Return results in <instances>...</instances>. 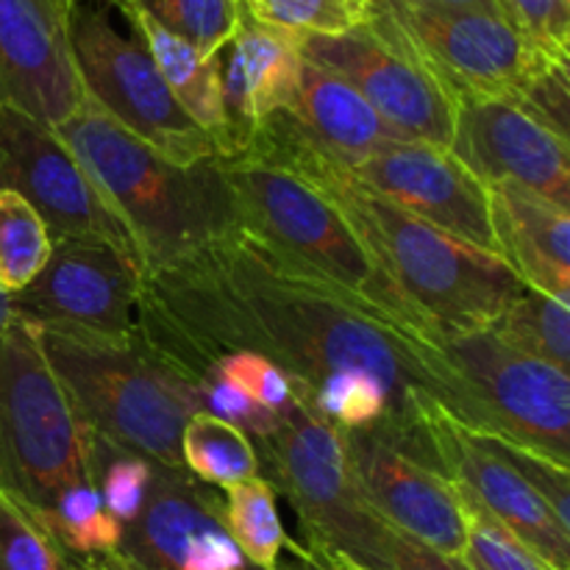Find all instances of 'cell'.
I'll list each match as a JSON object with an SVG mask.
<instances>
[{
	"instance_id": "6da1fadb",
	"label": "cell",
	"mask_w": 570,
	"mask_h": 570,
	"mask_svg": "<svg viewBox=\"0 0 570 570\" xmlns=\"http://www.w3.org/2000/svg\"><path fill=\"white\" fill-rule=\"evenodd\" d=\"M137 334L193 382L206 362L228 351L276 362L298 395L332 373H371L395 399L393 445L434 471L426 421L438 406L465 426L484 429L476 399L438 337L415 332L243 228L145 278Z\"/></svg>"
},
{
	"instance_id": "7a4b0ae2",
	"label": "cell",
	"mask_w": 570,
	"mask_h": 570,
	"mask_svg": "<svg viewBox=\"0 0 570 570\" xmlns=\"http://www.w3.org/2000/svg\"><path fill=\"white\" fill-rule=\"evenodd\" d=\"M234 156L276 165L317 189L438 337L488 332L523 289L495 254L449 237L362 187L348 167L301 131L289 111L267 117Z\"/></svg>"
},
{
	"instance_id": "3957f363",
	"label": "cell",
	"mask_w": 570,
	"mask_h": 570,
	"mask_svg": "<svg viewBox=\"0 0 570 570\" xmlns=\"http://www.w3.org/2000/svg\"><path fill=\"white\" fill-rule=\"evenodd\" d=\"M56 134L122 220L145 278L237 228L232 189L217 156L176 165L117 126L89 98Z\"/></svg>"
},
{
	"instance_id": "277c9868",
	"label": "cell",
	"mask_w": 570,
	"mask_h": 570,
	"mask_svg": "<svg viewBox=\"0 0 570 570\" xmlns=\"http://www.w3.org/2000/svg\"><path fill=\"white\" fill-rule=\"evenodd\" d=\"M45 356L81 421L100 438L165 468L181 465V432L198 412L189 376L139 340L45 332Z\"/></svg>"
},
{
	"instance_id": "5b68a950",
	"label": "cell",
	"mask_w": 570,
	"mask_h": 570,
	"mask_svg": "<svg viewBox=\"0 0 570 570\" xmlns=\"http://www.w3.org/2000/svg\"><path fill=\"white\" fill-rule=\"evenodd\" d=\"M217 161L232 189L237 228L390 312L415 332L438 337L395 293L360 237L317 189L282 167L248 156H217Z\"/></svg>"
},
{
	"instance_id": "8992f818",
	"label": "cell",
	"mask_w": 570,
	"mask_h": 570,
	"mask_svg": "<svg viewBox=\"0 0 570 570\" xmlns=\"http://www.w3.org/2000/svg\"><path fill=\"white\" fill-rule=\"evenodd\" d=\"M89 438L39 328L14 315L0 332V490L42 515L61 490L92 479Z\"/></svg>"
},
{
	"instance_id": "52a82bcc",
	"label": "cell",
	"mask_w": 570,
	"mask_h": 570,
	"mask_svg": "<svg viewBox=\"0 0 570 570\" xmlns=\"http://www.w3.org/2000/svg\"><path fill=\"white\" fill-rule=\"evenodd\" d=\"M250 443L259 476L289 501L312 557L337 554L365 570H387L395 529L360 493L340 429L298 399L271 434Z\"/></svg>"
},
{
	"instance_id": "ba28073f",
	"label": "cell",
	"mask_w": 570,
	"mask_h": 570,
	"mask_svg": "<svg viewBox=\"0 0 570 570\" xmlns=\"http://www.w3.org/2000/svg\"><path fill=\"white\" fill-rule=\"evenodd\" d=\"M373 31L404 48L451 95L518 100L557 56L534 48L504 14L445 0H365ZM568 61V59H562Z\"/></svg>"
},
{
	"instance_id": "9c48e42d",
	"label": "cell",
	"mask_w": 570,
	"mask_h": 570,
	"mask_svg": "<svg viewBox=\"0 0 570 570\" xmlns=\"http://www.w3.org/2000/svg\"><path fill=\"white\" fill-rule=\"evenodd\" d=\"M70 45L83 98L117 126L176 165L220 156L215 139L181 109L145 45L122 37L104 9L76 3Z\"/></svg>"
},
{
	"instance_id": "30bf717a",
	"label": "cell",
	"mask_w": 570,
	"mask_h": 570,
	"mask_svg": "<svg viewBox=\"0 0 570 570\" xmlns=\"http://www.w3.org/2000/svg\"><path fill=\"white\" fill-rule=\"evenodd\" d=\"M440 348L476 399L484 434L515 440L570 465L568 371L532 360L490 332L440 337Z\"/></svg>"
},
{
	"instance_id": "8fae6325",
	"label": "cell",
	"mask_w": 570,
	"mask_h": 570,
	"mask_svg": "<svg viewBox=\"0 0 570 570\" xmlns=\"http://www.w3.org/2000/svg\"><path fill=\"white\" fill-rule=\"evenodd\" d=\"M145 273L134 256L98 239H53L48 262L11 309L45 332L98 340L137 337Z\"/></svg>"
},
{
	"instance_id": "7c38bea8",
	"label": "cell",
	"mask_w": 570,
	"mask_h": 570,
	"mask_svg": "<svg viewBox=\"0 0 570 570\" xmlns=\"http://www.w3.org/2000/svg\"><path fill=\"white\" fill-rule=\"evenodd\" d=\"M0 189L26 198L48 226L50 239H98L137 259L122 220L56 128L6 106H0Z\"/></svg>"
},
{
	"instance_id": "4fadbf2b",
	"label": "cell",
	"mask_w": 570,
	"mask_h": 570,
	"mask_svg": "<svg viewBox=\"0 0 570 570\" xmlns=\"http://www.w3.org/2000/svg\"><path fill=\"white\" fill-rule=\"evenodd\" d=\"M92 562L100 570H256L223 523L220 493L165 465L154 468L148 504L122 527L115 554Z\"/></svg>"
},
{
	"instance_id": "5bb4252c",
	"label": "cell",
	"mask_w": 570,
	"mask_h": 570,
	"mask_svg": "<svg viewBox=\"0 0 570 570\" xmlns=\"http://www.w3.org/2000/svg\"><path fill=\"white\" fill-rule=\"evenodd\" d=\"M298 45L306 61L348 81L399 139L449 148L454 100L404 48L371 26L334 37H298Z\"/></svg>"
},
{
	"instance_id": "9a60e30c",
	"label": "cell",
	"mask_w": 570,
	"mask_h": 570,
	"mask_svg": "<svg viewBox=\"0 0 570 570\" xmlns=\"http://www.w3.org/2000/svg\"><path fill=\"white\" fill-rule=\"evenodd\" d=\"M348 170L362 187L406 215L495 254L488 187L449 148L393 139Z\"/></svg>"
},
{
	"instance_id": "2e32d148",
	"label": "cell",
	"mask_w": 570,
	"mask_h": 570,
	"mask_svg": "<svg viewBox=\"0 0 570 570\" xmlns=\"http://www.w3.org/2000/svg\"><path fill=\"white\" fill-rule=\"evenodd\" d=\"M426 429L438 471L454 482V488L476 501L540 562L554 570H570V529L560 527L549 504L482 432L451 417L443 406L429 415Z\"/></svg>"
},
{
	"instance_id": "e0dca14e",
	"label": "cell",
	"mask_w": 570,
	"mask_h": 570,
	"mask_svg": "<svg viewBox=\"0 0 570 570\" xmlns=\"http://www.w3.org/2000/svg\"><path fill=\"white\" fill-rule=\"evenodd\" d=\"M451 154L484 184L512 181L570 209L568 139L507 98L454 100Z\"/></svg>"
},
{
	"instance_id": "ac0fdd59",
	"label": "cell",
	"mask_w": 570,
	"mask_h": 570,
	"mask_svg": "<svg viewBox=\"0 0 570 570\" xmlns=\"http://www.w3.org/2000/svg\"><path fill=\"white\" fill-rule=\"evenodd\" d=\"M76 0H0V106L59 128L83 100L72 61Z\"/></svg>"
},
{
	"instance_id": "d6986e66",
	"label": "cell",
	"mask_w": 570,
	"mask_h": 570,
	"mask_svg": "<svg viewBox=\"0 0 570 570\" xmlns=\"http://www.w3.org/2000/svg\"><path fill=\"white\" fill-rule=\"evenodd\" d=\"M343 443L360 493L387 527L429 549L462 557L468 518L454 482L371 429L343 432Z\"/></svg>"
},
{
	"instance_id": "ffe728a7",
	"label": "cell",
	"mask_w": 570,
	"mask_h": 570,
	"mask_svg": "<svg viewBox=\"0 0 570 570\" xmlns=\"http://www.w3.org/2000/svg\"><path fill=\"white\" fill-rule=\"evenodd\" d=\"M298 37L265 26L243 9L237 33L220 50L223 104L232 128V156L239 154L256 126L293 109L301 78Z\"/></svg>"
},
{
	"instance_id": "44dd1931",
	"label": "cell",
	"mask_w": 570,
	"mask_h": 570,
	"mask_svg": "<svg viewBox=\"0 0 570 570\" xmlns=\"http://www.w3.org/2000/svg\"><path fill=\"white\" fill-rule=\"evenodd\" d=\"M488 195L495 256L523 287L570 304V209L512 181Z\"/></svg>"
},
{
	"instance_id": "7402d4cb",
	"label": "cell",
	"mask_w": 570,
	"mask_h": 570,
	"mask_svg": "<svg viewBox=\"0 0 570 570\" xmlns=\"http://www.w3.org/2000/svg\"><path fill=\"white\" fill-rule=\"evenodd\" d=\"M289 117L317 148L345 167L360 165L382 145L399 139L348 81L306 59Z\"/></svg>"
},
{
	"instance_id": "603a6c76",
	"label": "cell",
	"mask_w": 570,
	"mask_h": 570,
	"mask_svg": "<svg viewBox=\"0 0 570 570\" xmlns=\"http://www.w3.org/2000/svg\"><path fill=\"white\" fill-rule=\"evenodd\" d=\"M117 9L131 22L134 37L145 45L181 109L215 139L220 156H232V128H228L226 104H223L220 56L206 59L193 45L156 26L137 6L120 3Z\"/></svg>"
},
{
	"instance_id": "cb8c5ba5",
	"label": "cell",
	"mask_w": 570,
	"mask_h": 570,
	"mask_svg": "<svg viewBox=\"0 0 570 570\" xmlns=\"http://www.w3.org/2000/svg\"><path fill=\"white\" fill-rule=\"evenodd\" d=\"M181 465L189 476L215 490L259 476V460L248 434L206 412H195L184 426Z\"/></svg>"
},
{
	"instance_id": "d4e9b609",
	"label": "cell",
	"mask_w": 570,
	"mask_h": 570,
	"mask_svg": "<svg viewBox=\"0 0 570 570\" xmlns=\"http://www.w3.org/2000/svg\"><path fill=\"white\" fill-rule=\"evenodd\" d=\"M488 332L532 360L570 367V306L551 295L523 287Z\"/></svg>"
},
{
	"instance_id": "484cf974",
	"label": "cell",
	"mask_w": 570,
	"mask_h": 570,
	"mask_svg": "<svg viewBox=\"0 0 570 570\" xmlns=\"http://www.w3.org/2000/svg\"><path fill=\"white\" fill-rule=\"evenodd\" d=\"M276 488L265 476H250L234 488L223 490V523L243 551L245 560L256 570H276L287 538L278 518Z\"/></svg>"
},
{
	"instance_id": "4316f807",
	"label": "cell",
	"mask_w": 570,
	"mask_h": 570,
	"mask_svg": "<svg viewBox=\"0 0 570 570\" xmlns=\"http://www.w3.org/2000/svg\"><path fill=\"white\" fill-rule=\"evenodd\" d=\"M39 518L72 560H100L115 554L120 546L122 527L109 515L92 479L61 490Z\"/></svg>"
},
{
	"instance_id": "83f0119b",
	"label": "cell",
	"mask_w": 570,
	"mask_h": 570,
	"mask_svg": "<svg viewBox=\"0 0 570 570\" xmlns=\"http://www.w3.org/2000/svg\"><path fill=\"white\" fill-rule=\"evenodd\" d=\"M53 239L26 198L0 189V293L14 298L48 262Z\"/></svg>"
},
{
	"instance_id": "f1b7e54d",
	"label": "cell",
	"mask_w": 570,
	"mask_h": 570,
	"mask_svg": "<svg viewBox=\"0 0 570 570\" xmlns=\"http://www.w3.org/2000/svg\"><path fill=\"white\" fill-rule=\"evenodd\" d=\"M154 468L148 456L111 443L92 432L89 438V476L98 488L100 501L120 527L139 518L154 490Z\"/></svg>"
},
{
	"instance_id": "f546056e",
	"label": "cell",
	"mask_w": 570,
	"mask_h": 570,
	"mask_svg": "<svg viewBox=\"0 0 570 570\" xmlns=\"http://www.w3.org/2000/svg\"><path fill=\"white\" fill-rule=\"evenodd\" d=\"M173 37L193 45L200 56L212 59L237 33L243 20L239 0H126Z\"/></svg>"
},
{
	"instance_id": "4dcf8cb0",
	"label": "cell",
	"mask_w": 570,
	"mask_h": 570,
	"mask_svg": "<svg viewBox=\"0 0 570 570\" xmlns=\"http://www.w3.org/2000/svg\"><path fill=\"white\" fill-rule=\"evenodd\" d=\"M254 20L293 37H334L365 26V0H239Z\"/></svg>"
},
{
	"instance_id": "1f68e13d",
	"label": "cell",
	"mask_w": 570,
	"mask_h": 570,
	"mask_svg": "<svg viewBox=\"0 0 570 570\" xmlns=\"http://www.w3.org/2000/svg\"><path fill=\"white\" fill-rule=\"evenodd\" d=\"M65 554L42 518L0 490V570H70Z\"/></svg>"
},
{
	"instance_id": "d6a6232c",
	"label": "cell",
	"mask_w": 570,
	"mask_h": 570,
	"mask_svg": "<svg viewBox=\"0 0 570 570\" xmlns=\"http://www.w3.org/2000/svg\"><path fill=\"white\" fill-rule=\"evenodd\" d=\"M204 376L232 382L234 387L248 393L256 404L276 412V415H284L298 401L293 379L276 362L265 360V356L254 354V351H228V354L215 356V360L206 362L198 379Z\"/></svg>"
},
{
	"instance_id": "836d02e7",
	"label": "cell",
	"mask_w": 570,
	"mask_h": 570,
	"mask_svg": "<svg viewBox=\"0 0 570 570\" xmlns=\"http://www.w3.org/2000/svg\"><path fill=\"white\" fill-rule=\"evenodd\" d=\"M462 507H465L468 518V540L462 560L468 562L471 570H554L546 562H540L532 551L523 549L501 523H495L482 507L473 499H468L460 488Z\"/></svg>"
},
{
	"instance_id": "e575fe53",
	"label": "cell",
	"mask_w": 570,
	"mask_h": 570,
	"mask_svg": "<svg viewBox=\"0 0 570 570\" xmlns=\"http://www.w3.org/2000/svg\"><path fill=\"white\" fill-rule=\"evenodd\" d=\"M479 432V429H476ZM484 434V432H482ZM495 451L521 473L529 482V488L549 504L560 527L570 529V476L568 465H560L551 456L540 454V451L527 449V445L515 443V440L495 438V434H484Z\"/></svg>"
},
{
	"instance_id": "d590c367",
	"label": "cell",
	"mask_w": 570,
	"mask_h": 570,
	"mask_svg": "<svg viewBox=\"0 0 570 570\" xmlns=\"http://www.w3.org/2000/svg\"><path fill=\"white\" fill-rule=\"evenodd\" d=\"M495 9L534 48L570 61V3L568 0H493Z\"/></svg>"
},
{
	"instance_id": "8d00e7d4",
	"label": "cell",
	"mask_w": 570,
	"mask_h": 570,
	"mask_svg": "<svg viewBox=\"0 0 570 570\" xmlns=\"http://www.w3.org/2000/svg\"><path fill=\"white\" fill-rule=\"evenodd\" d=\"M195 390H198V412H206V415L217 417V421L232 423L239 432L248 434L250 440L262 438V434H271L282 423V415L256 404L248 393L234 387L232 382L204 376L195 382Z\"/></svg>"
},
{
	"instance_id": "74e56055",
	"label": "cell",
	"mask_w": 570,
	"mask_h": 570,
	"mask_svg": "<svg viewBox=\"0 0 570 570\" xmlns=\"http://www.w3.org/2000/svg\"><path fill=\"white\" fill-rule=\"evenodd\" d=\"M512 104L521 106L532 117H538L546 128L557 134V137L568 139L570 128V76L568 61L554 59L527 83L518 100Z\"/></svg>"
},
{
	"instance_id": "f35d334b",
	"label": "cell",
	"mask_w": 570,
	"mask_h": 570,
	"mask_svg": "<svg viewBox=\"0 0 570 570\" xmlns=\"http://www.w3.org/2000/svg\"><path fill=\"white\" fill-rule=\"evenodd\" d=\"M387 570H471L462 557L443 554L438 549L417 543L406 534L393 532L387 554Z\"/></svg>"
},
{
	"instance_id": "ab89813d",
	"label": "cell",
	"mask_w": 570,
	"mask_h": 570,
	"mask_svg": "<svg viewBox=\"0 0 570 570\" xmlns=\"http://www.w3.org/2000/svg\"><path fill=\"white\" fill-rule=\"evenodd\" d=\"M276 570H321V568H317V562L312 560L309 551H306L298 540H289Z\"/></svg>"
},
{
	"instance_id": "60d3db41",
	"label": "cell",
	"mask_w": 570,
	"mask_h": 570,
	"mask_svg": "<svg viewBox=\"0 0 570 570\" xmlns=\"http://www.w3.org/2000/svg\"><path fill=\"white\" fill-rule=\"evenodd\" d=\"M312 557V554H309ZM312 560L317 562V568L321 570H365L360 566H354V562H348L345 557H337V554H323V557H312Z\"/></svg>"
},
{
	"instance_id": "b9f144b4",
	"label": "cell",
	"mask_w": 570,
	"mask_h": 570,
	"mask_svg": "<svg viewBox=\"0 0 570 570\" xmlns=\"http://www.w3.org/2000/svg\"><path fill=\"white\" fill-rule=\"evenodd\" d=\"M11 321H14V309H11V298H9V295L0 293V332H3V328L9 326Z\"/></svg>"
},
{
	"instance_id": "7bdbcfd3",
	"label": "cell",
	"mask_w": 570,
	"mask_h": 570,
	"mask_svg": "<svg viewBox=\"0 0 570 570\" xmlns=\"http://www.w3.org/2000/svg\"><path fill=\"white\" fill-rule=\"evenodd\" d=\"M445 3H465V6H484V9H495L493 0H445Z\"/></svg>"
},
{
	"instance_id": "ee69618b",
	"label": "cell",
	"mask_w": 570,
	"mask_h": 570,
	"mask_svg": "<svg viewBox=\"0 0 570 570\" xmlns=\"http://www.w3.org/2000/svg\"><path fill=\"white\" fill-rule=\"evenodd\" d=\"M70 570H100L92 560H72Z\"/></svg>"
},
{
	"instance_id": "f6af8a7d",
	"label": "cell",
	"mask_w": 570,
	"mask_h": 570,
	"mask_svg": "<svg viewBox=\"0 0 570 570\" xmlns=\"http://www.w3.org/2000/svg\"><path fill=\"white\" fill-rule=\"evenodd\" d=\"M78 3V0H76ZM109 3H115V6H120V3H126V0H109Z\"/></svg>"
},
{
	"instance_id": "bcb514c9",
	"label": "cell",
	"mask_w": 570,
	"mask_h": 570,
	"mask_svg": "<svg viewBox=\"0 0 570 570\" xmlns=\"http://www.w3.org/2000/svg\"><path fill=\"white\" fill-rule=\"evenodd\" d=\"M568 3H570V0H568Z\"/></svg>"
}]
</instances>
